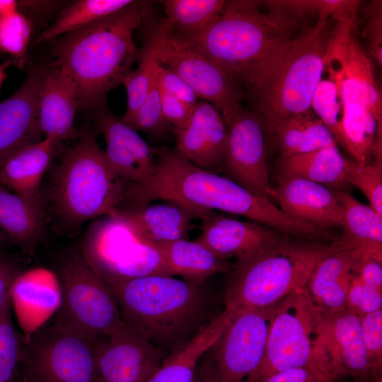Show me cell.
I'll return each instance as SVG.
<instances>
[{"mask_svg":"<svg viewBox=\"0 0 382 382\" xmlns=\"http://www.w3.org/2000/svg\"><path fill=\"white\" fill-rule=\"evenodd\" d=\"M126 125L137 132L143 131L157 137H163L170 130L173 131V127L163 117L160 91L156 79L146 99Z\"/></svg>","mask_w":382,"mask_h":382,"instance_id":"obj_42","label":"cell"},{"mask_svg":"<svg viewBox=\"0 0 382 382\" xmlns=\"http://www.w3.org/2000/svg\"><path fill=\"white\" fill-rule=\"evenodd\" d=\"M144 47L211 103L228 124L243 110L241 89L214 64L190 48L161 21L149 28Z\"/></svg>","mask_w":382,"mask_h":382,"instance_id":"obj_11","label":"cell"},{"mask_svg":"<svg viewBox=\"0 0 382 382\" xmlns=\"http://www.w3.org/2000/svg\"><path fill=\"white\" fill-rule=\"evenodd\" d=\"M167 356L123 321L99 341L98 382H148Z\"/></svg>","mask_w":382,"mask_h":382,"instance_id":"obj_15","label":"cell"},{"mask_svg":"<svg viewBox=\"0 0 382 382\" xmlns=\"http://www.w3.org/2000/svg\"><path fill=\"white\" fill-rule=\"evenodd\" d=\"M158 89L163 117L173 127V132L185 128L192 117L196 106L190 105L159 88Z\"/></svg>","mask_w":382,"mask_h":382,"instance_id":"obj_49","label":"cell"},{"mask_svg":"<svg viewBox=\"0 0 382 382\" xmlns=\"http://www.w3.org/2000/svg\"><path fill=\"white\" fill-rule=\"evenodd\" d=\"M11 294L0 311V382H16L20 366L23 335L12 320Z\"/></svg>","mask_w":382,"mask_h":382,"instance_id":"obj_38","label":"cell"},{"mask_svg":"<svg viewBox=\"0 0 382 382\" xmlns=\"http://www.w3.org/2000/svg\"><path fill=\"white\" fill-rule=\"evenodd\" d=\"M345 175L347 183L361 190L369 205L382 214V158L364 165L347 158Z\"/></svg>","mask_w":382,"mask_h":382,"instance_id":"obj_39","label":"cell"},{"mask_svg":"<svg viewBox=\"0 0 382 382\" xmlns=\"http://www.w3.org/2000/svg\"><path fill=\"white\" fill-rule=\"evenodd\" d=\"M361 330L372 371L381 377L382 308L361 317Z\"/></svg>","mask_w":382,"mask_h":382,"instance_id":"obj_43","label":"cell"},{"mask_svg":"<svg viewBox=\"0 0 382 382\" xmlns=\"http://www.w3.org/2000/svg\"><path fill=\"white\" fill-rule=\"evenodd\" d=\"M96 122L105 139V156L115 173L132 185L147 181L156 169V149L136 130L108 112L98 111Z\"/></svg>","mask_w":382,"mask_h":382,"instance_id":"obj_16","label":"cell"},{"mask_svg":"<svg viewBox=\"0 0 382 382\" xmlns=\"http://www.w3.org/2000/svg\"><path fill=\"white\" fill-rule=\"evenodd\" d=\"M79 253L105 284L171 276L160 252L139 239L114 214L94 220L81 241Z\"/></svg>","mask_w":382,"mask_h":382,"instance_id":"obj_10","label":"cell"},{"mask_svg":"<svg viewBox=\"0 0 382 382\" xmlns=\"http://www.w3.org/2000/svg\"><path fill=\"white\" fill-rule=\"evenodd\" d=\"M330 20L320 16L299 31L252 94L265 131L273 132L284 119L310 108L323 73Z\"/></svg>","mask_w":382,"mask_h":382,"instance_id":"obj_7","label":"cell"},{"mask_svg":"<svg viewBox=\"0 0 382 382\" xmlns=\"http://www.w3.org/2000/svg\"><path fill=\"white\" fill-rule=\"evenodd\" d=\"M274 202L285 214L321 229L342 225L336 189L306 179L281 175L273 187Z\"/></svg>","mask_w":382,"mask_h":382,"instance_id":"obj_17","label":"cell"},{"mask_svg":"<svg viewBox=\"0 0 382 382\" xmlns=\"http://www.w3.org/2000/svg\"><path fill=\"white\" fill-rule=\"evenodd\" d=\"M382 245L369 247L356 261L352 273L366 286L382 292Z\"/></svg>","mask_w":382,"mask_h":382,"instance_id":"obj_46","label":"cell"},{"mask_svg":"<svg viewBox=\"0 0 382 382\" xmlns=\"http://www.w3.org/2000/svg\"><path fill=\"white\" fill-rule=\"evenodd\" d=\"M323 320L306 288L289 296L277 306L262 359L245 382H262L279 371L313 363L331 367L323 350Z\"/></svg>","mask_w":382,"mask_h":382,"instance_id":"obj_8","label":"cell"},{"mask_svg":"<svg viewBox=\"0 0 382 382\" xmlns=\"http://www.w3.org/2000/svg\"><path fill=\"white\" fill-rule=\"evenodd\" d=\"M168 202L119 209L111 214L125 221L139 239L147 243L186 239L192 220L199 218L190 209Z\"/></svg>","mask_w":382,"mask_h":382,"instance_id":"obj_26","label":"cell"},{"mask_svg":"<svg viewBox=\"0 0 382 382\" xmlns=\"http://www.w3.org/2000/svg\"><path fill=\"white\" fill-rule=\"evenodd\" d=\"M330 248L299 245L282 238L238 260L230 272L224 297L225 309L261 311L279 306L306 288L315 266Z\"/></svg>","mask_w":382,"mask_h":382,"instance_id":"obj_6","label":"cell"},{"mask_svg":"<svg viewBox=\"0 0 382 382\" xmlns=\"http://www.w3.org/2000/svg\"><path fill=\"white\" fill-rule=\"evenodd\" d=\"M370 246L373 245L346 246L337 243L316 264L306 289L311 301L323 316L347 309L352 268Z\"/></svg>","mask_w":382,"mask_h":382,"instance_id":"obj_22","label":"cell"},{"mask_svg":"<svg viewBox=\"0 0 382 382\" xmlns=\"http://www.w3.org/2000/svg\"><path fill=\"white\" fill-rule=\"evenodd\" d=\"M303 18L274 1H229L203 32L178 37L253 94L299 33Z\"/></svg>","mask_w":382,"mask_h":382,"instance_id":"obj_1","label":"cell"},{"mask_svg":"<svg viewBox=\"0 0 382 382\" xmlns=\"http://www.w3.org/2000/svg\"><path fill=\"white\" fill-rule=\"evenodd\" d=\"M331 367L325 363H313L276 373L262 382H332Z\"/></svg>","mask_w":382,"mask_h":382,"instance_id":"obj_47","label":"cell"},{"mask_svg":"<svg viewBox=\"0 0 382 382\" xmlns=\"http://www.w3.org/2000/svg\"><path fill=\"white\" fill-rule=\"evenodd\" d=\"M50 179L44 197L59 230L68 233L121 208L131 185L115 173L95 132L88 129L52 168Z\"/></svg>","mask_w":382,"mask_h":382,"instance_id":"obj_5","label":"cell"},{"mask_svg":"<svg viewBox=\"0 0 382 382\" xmlns=\"http://www.w3.org/2000/svg\"><path fill=\"white\" fill-rule=\"evenodd\" d=\"M6 76V74L4 71V66H0V88Z\"/></svg>","mask_w":382,"mask_h":382,"instance_id":"obj_54","label":"cell"},{"mask_svg":"<svg viewBox=\"0 0 382 382\" xmlns=\"http://www.w3.org/2000/svg\"><path fill=\"white\" fill-rule=\"evenodd\" d=\"M342 208L343 245H382V214L371 205L336 189Z\"/></svg>","mask_w":382,"mask_h":382,"instance_id":"obj_33","label":"cell"},{"mask_svg":"<svg viewBox=\"0 0 382 382\" xmlns=\"http://www.w3.org/2000/svg\"><path fill=\"white\" fill-rule=\"evenodd\" d=\"M382 308V292L361 283L351 273L347 308L359 317Z\"/></svg>","mask_w":382,"mask_h":382,"instance_id":"obj_45","label":"cell"},{"mask_svg":"<svg viewBox=\"0 0 382 382\" xmlns=\"http://www.w3.org/2000/svg\"><path fill=\"white\" fill-rule=\"evenodd\" d=\"M363 36L371 54L382 66V1H371L363 10Z\"/></svg>","mask_w":382,"mask_h":382,"instance_id":"obj_44","label":"cell"},{"mask_svg":"<svg viewBox=\"0 0 382 382\" xmlns=\"http://www.w3.org/2000/svg\"><path fill=\"white\" fill-rule=\"evenodd\" d=\"M273 132L282 157L337 144L332 132L311 108L284 119Z\"/></svg>","mask_w":382,"mask_h":382,"instance_id":"obj_32","label":"cell"},{"mask_svg":"<svg viewBox=\"0 0 382 382\" xmlns=\"http://www.w3.org/2000/svg\"><path fill=\"white\" fill-rule=\"evenodd\" d=\"M224 0H166V18L161 21L180 37L203 32L219 16Z\"/></svg>","mask_w":382,"mask_h":382,"instance_id":"obj_34","label":"cell"},{"mask_svg":"<svg viewBox=\"0 0 382 382\" xmlns=\"http://www.w3.org/2000/svg\"><path fill=\"white\" fill-rule=\"evenodd\" d=\"M226 126L227 143L222 170L245 189L274 203L266 161L265 130L260 117L242 110Z\"/></svg>","mask_w":382,"mask_h":382,"instance_id":"obj_14","label":"cell"},{"mask_svg":"<svg viewBox=\"0 0 382 382\" xmlns=\"http://www.w3.org/2000/svg\"><path fill=\"white\" fill-rule=\"evenodd\" d=\"M231 313L224 310L169 354L148 382H194L199 361L219 338Z\"/></svg>","mask_w":382,"mask_h":382,"instance_id":"obj_28","label":"cell"},{"mask_svg":"<svg viewBox=\"0 0 382 382\" xmlns=\"http://www.w3.org/2000/svg\"><path fill=\"white\" fill-rule=\"evenodd\" d=\"M202 221V234L196 241L223 260L245 258L282 239L280 232L258 223L214 213Z\"/></svg>","mask_w":382,"mask_h":382,"instance_id":"obj_23","label":"cell"},{"mask_svg":"<svg viewBox=\"0 0 382 382\" xmlns=\"http://www.w3.org/2000/svg\"><path fill=\"white\" fill-rule=\"evenodd\" d=\"M57 272L63 301L58 318L96 339L123 323L114 294L79 252L64 253Z\"/></svg>","mask_w":382,"mask_h":382,"instance_id":"obj_12","label":"cell"},{"mask_svg":"<svg viewBox=\"0 0 382 382\" xmlns=\"http://www.w3.org/2000/svg\"><path fill=\"white\" fill-rule=\"evenodd\" d=\"M194 382H213L202 371H197V375Z\"/></svg>","mask_w":382,"mask_h":382,"instance_id":"obj_53","label":"cell"},{"mask_svg":"<svg viewBox=\"0 0 382 382\" xmlns=\"http://www.w3.org/2000/svg\"><path fill=\"white\" fill-rule=\"evenodd\" d=\"M324 72L314 91L310 108L337 137L343 112V103L334 69L324 65ZM336 141V140H335Z\"/></svg>","mask_w":382,"mask_h":382,"instance_id":"obj_37","label":"cell"},{"mask_svg":"<svg viewBox=\"0 0 382 382\" xmlns=\"http://www.w3.org/2000/svg\"><path fill=\"white\" fill-rule=\"evenodd\" d=\"M354 32L329 65L334 67L343 105L360 104L382 120V95L371 62Z\"/></svg>","mask_w":382,"mask_h":382,"instance_id":"obj_24","label":"cell"},{"mask_svg":"<svg viewBox=\"0 0 382 382\" xmlns=\"http://www.w3.org/2000/svg\"><path fill=\"white\" fill-rule=\"evenodd\" d=\"M147 1H132L121 10L54 39L57 64L72 79L79 93V109L98 108L107 93L123 83L142 50L134 30L149 9Z\"/></svg>","mask_w":382,"mask_h":382,"instance_id":"obj_3","label":"cell"},{"mask_svg":"<svg viewBox=\"0 0 382 382\" xmlns=\"http://www.w3.org/2000/svg\"><path fill=\"white\" fill-rule=\"evenodd\" d=\"M18 11V1L0 0V18Z\"/></svg>","mask_w":382,"mask_h":382,"instance_id":"obj_51","label":"cell"},{"mask_svg":"<svg viewBox=\"0 0 382 382\" xmlns=\"http://www.w3.org/2000/svg\"><path fill=\"white\" fill-rule=\"evenodd\" d=\"M335 140L360 164L382 158V120L360 104L343 105Z\"/></svg>","mask_w":382,"mask_h":382,"instance_id":"obj_29","label":"cell"},{"mask_svg":"<svg viewBox=\"0 0 382 382\" xmlns=\"http://www.w3.org/2000/svg\"><path fill=\"white\" fill-rule=\"evenodd\" d=\"M105 284L123 321L168 355L215 317L202 283L156 275Z\"/></svg>","mask_w":382,"mask_h":382,"instance_id":"obj_4","label":"cell"},{"mask_svg":"<svg viewBox=\"0 0 382 382\" xmlns=\"http://www.w3.org/2000/svg\"><path fill=\"white\" fill-rule=\"evenodd\" d=\"M161 254L171 276L202 284L208 277L233 268L226 260L216 256L197 241L180 239L171 242L149 243Z\"/></svg>","mask_w":382,"mask_h":382,"instance_id":"obj_30","label":"cell"},{"mask_svg":"<svg viewBox=\"0 0 382 382\" xmlns=\"http://www.w3.org/2000/svg\"><path fill=\"white\" fill-rule=\"evenodd\" d=\"M22 272L21 265L17 258L0 251V311L11 294L14 282Z\"/></svg>","mask_w":382,"mask_h":382,"instance_id":"obj_50","label":"cell"},{"mask_svg":"<svg viewBox=\"0 0 382 382\" xmlns=\"http://www.w3.org/2000/svg\"><path fill=\"white\" fill-rule=\"evenodd\" d=\"M277 306L231 312L219 338L209 350L210 360L200 371L213 382H245L262 359Z\"/></svg>","mask_w":382,"mask_h":382,"instance_id":"obj_13","label":"cell"},{"mask_svg":"<svg viewBox=\"0 0 382 382\" xmlns=\"http://www.w3.org/2000/svg\"><path fill=\"white\" fill-rule=\"evenodd\" d=\"M323 316V349L335 379L376 376L364 344L361 317L347 308Z\"/></svg>","mask_w":382,"mask_h":382,"instance_id":"obj_21","label":"cell"},{"mask_svg":"<svg viewBox=\"0 0 382 382\" xmlns=\"http://www.w3.org/2000/svg\"><path fill=\"white\" fill-rule=\"evenodd\" d=\"M42 70L34 67L19 88L0 103V165L19 149L41 140L38 96Z\"/></svg>","mask_w":382,"mask_h":382,"instance_id":"obj_19","label":"cell"},{"mask_svg":"<svg viewBox=\"0 0 382 382\" xmlns=\"http://www.w3.org/2000/svg\"><path fill=\"white\" fill-rule=\"evenodd\" d=\"M156 166L145 183L131 184L124 207H134L163 199L194 212L199 219L214 209L245 216L279 232L310 236L315 227L291 217L272 202L245 189L228 177L202 169L177 151L156 149Z\"/></svg>","mask_w":382,"mask_h":382,"instance_id":"obj_2","label":"cell"},{"mask_svg":"<svg viewBox=\"0 0 382 382\" xmlns=\"http://www.w3.org/2000/svg\"><path fill=\"white\" fill-rule=\"evenodd\" d=\"M47 221L45 197L27 198L0 183V237L6 245L32 253L42 241Z\"/></svg>","mask_w":382,"mask_h":382,"instance_id":"obj_25","label":"cell"},{"mask_svg":"<svg viewBox=\"0 0 382 382\" xmlns=\"http://www.w3.org/2000/svg\"><path fill=\"white\" fill-rule=\"evenodd\" d=\"M177 151L194 165L218 173L222 170L227 129L220 112L209 102L198 101L188 125L174 131Z\"/></svg>","mask_w":382,"mask_h":382,"instance_id":"obj_20","label":"cell"},{"mask_svg":"<svg viewBox=\"0 0 382 382\" xmlns=\"http://www.w3.org/2000/svg\"><path fill=\"white\" fill-rule=\"evenodd\" d=\"M154 72L158 87L190 105L195 107L198 96L192 88L175 73L163 67L154 60Z\"/></svg>","mask_w":382,"mask_h":382,"instance_id":"obj_48","label":"cell"},{"mask_svg":"<svg viewBox=\"0 0 382 382\" xmlns=\"http://www.w3.org/2000/svg\"><path fill=\"white\" fill-rule=\"evenodd\" d=\"M5 245H6V244L3 241V239L0 237V248H4Z\"/></svg>","mask_w":382,"mask_h":382,"instance_id":"obj_55","label":"cell"},{"mask_svg":"<svg viewBox=\"0 0 382 382\" xmlns=\"http://www.w3.org/2000/svg\"><path fill=\"white\" fill-rule=\"evenodd\" d=\"M79 93L70 76L57 64L43 66L38 96L39 126L44 138L62 143L77 139L74 125Z\"/></svg>","mask_w":382,"mask_h":382,"instance_id":"obj_18","label":"cell"},{"mask_svg":"<svg viewBox=\"0 0 382 382\" xmlns=\"http://www.w3.org/2000/svg\"><path fill=\"white\" fill-rule=\"evenodd\" d=\"M33 30L32 21L20 11L0 18V55L9 57V64L25 66Z\"/></svg>","mask_w":382,"mask_h":382,"instance_id":"obj_36","label":"cell"},{"mask_svg":"<svg viewBox=\"0 0 382 382\" xmlns=\"http://www.w3.org/2000/svg\"><path fill=\"white\" fill-rule=\"evenodd\" d=\"M61 144L44 138L19 149L0 165V183L20 196L42 197L40 188L42 178L60 150Z\"/></svg>","mask_w":382,"mask_h":382,"instance_id":"obj_27","label":"cell"},{"mask_svg":"<svg viewBox=\"0 0 382 382\" xmlns=\"http://www.w3.org/2000/svg\"><path fill=\"white\" fill-rule=\"evenodd\" d=\"M332 382H381V377L369 375L361 378L341 377Z\"/></svg>","mask_w":382,"mask_h":382,"instance_id":"obj_52","label":"cell"},{"mask_svg":"<svg viewBox=\"0 0 382 382\" xmlns=\"http://www.w3.org/2000/svg\"><path fill=\"white\" fill-rule=\"evenodd\" d=\"M347 158L337 144L313 151L282 156V175L306 179L337 190L349 185L345 175Z\"/></svg>","mask_w":382,"mask_h":382,"instance_id":"obj_31","label":"cell"},{"mask_svg":"<svg viewBox=\"0 0 382 382\" xmlns=\"http://www.w3.org/2000/svg\"><path fill=\"white\" fill-rule=\"evenodd\" d=\"M96 339L57 318L23 336L20 366L26 382H98Z\"/></svg>","mask_w":382,"mask_h":382,"instance_id":"obj_9","label":"cell"},{"mask_svg":"<svg viewBox=\"0 0 382 382\" xmlns=\"http://www.w3.org/2000/svg\"><path fill=\"white\" fill-rule=\"evenodd\" d=\"M154 59L148 50L142 49V57L139 66L125 78L127 107L121 118L128 123L146 99L155 81Z\"/></svg>","mask_w":382,"mask_h":382,"instance_id":"obj_40","label":"cell"},{"mask_svg":"<svg viewBox=\"0 0 382 382\" xmlns=\"http://www.w3.org/2000/svg\"><path fill=\"white\" fill-rule=\"evenodd\" d=\"M132 0H79L66 7L51 25L44 29L33 45L52 40L111 15Z\"/></svg>","mask_w":382,"mask_h":382,"instance_id":"obj_35","label":"cell"},{"mask_svg":"<svg viewBox=\"0 0 382 382\" xmlns=\"http://www.w3.org/2000/svg\"><path fill=\"white\" fill-rule=\"evenodd\" d=\"M277 4L305 18L308 14L328 16L336 23L357 19L360 1L275 0Z\"/></svg>","mask_w":382,"mask_h":382,"instance_id":"obj_41","label":"cell"}]
</instances>
